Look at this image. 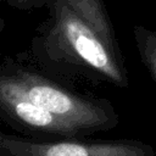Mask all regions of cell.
Segmentation results:
<instances>
[{
	"instance_id": "277c9868",
	"label": "cell",
	"mask_w": 156,
	"mask_h": 156,
	"mask_svg": "<svg viewBox=\"0 0 156 156\" xmlns=\"http://www.w3.org/2000/svg\"><path fill=\"white\" fill-rule=\"evenodd\" d=\"M0 121L24 136L41 139L78 138L50 112L34 105L0 67Z\"/></svg>"
},
{
	"instance_id": "7a4b0ae2",
	"label": "cell",
	"mask_w": 156,
	"mask_h": 156,
	"mask_svg": "<svg viewBox=\"0 0 156 156\" xmlns=\"http://www.w3.org/2000/svg\"><path fill=\"white\" fill-rule=\"evenodd\" d=\"M0 67L34 105L66 123L78 138L111 130L119 123L110 100L78 91L76 85L43 69L30 56L4 58Z\"/></svg>"
},
{
	"instance_id": "6da1fadb",
	"label": "cell",
	"mask_w": 156,
	"mask_h": 156,
	"mask_svg": "<svg viewBox=\"0 0 156 156\" xmlns=\"http://www.w3.org/2000/svg\"><path fill=\"white\" fill-rule=\"evenodd\" d=\"M50 2L51 18L32 43L34 62L73 85L80 79L128 88V71L104 1Z\"/></svg>"
},
{
	"instance_id": "5b68a950",
	"label": "cell",
	"mask_w": 156,
	"mask_h": 156,
	"mask_svg": "<svg viewBox=\"0 0 156 156\" xmlns=\"http://www.w3.org/2000/svg\"><path fill=\"white\" fill-rule=\"evenodd\" d=\"M133 35L140 61L156 83V30L136 24L133 27Z\"/></svg>"
},
{
	"instance_id": "3957f363",
	"label": "cell",
	"mask_w": 156,
	"mask_h": 156,
	"mask_svg": "<svg viewBox=\"0 0 156 156\" xmlns=\"http://www.w3.org/2000/svg\"><path fill=\"white\" fill-rule=\"evenodd\" d=\"M152 145L135 139H41L0 130V156H155Z\"/></svg>"
},
{
	"instance_id": "8992f818",
	"label": "cell",
	"mask_w": 156,
	"mask_h": 156,
	"mask_svg": "<svg viewBox=\"0 0 156 156\" xmlns=\"http://www.w3.org/2000/svg\"><path fill=\"white\" fill-rule=\"evenodd\" d=\"M6 1L18 7H32V6H41L40 4L48 0H6Z\"/></svg>"
},
{
	"instance_id": "52a82bcc",
	"label": "cell",
	"mask_w": 156,
	"mask_h": 156,
	"mask_svg": "<svg viewBox=\"0 0 156 156\" xmlns=\"http://www.w3.org/2000/svg\"><path fill=\"white\" fill-rule=\"evenodd\" d=\"M152 1H154V2H155V4H156V0H152Z\"/></svg>"
}]
</instances>
